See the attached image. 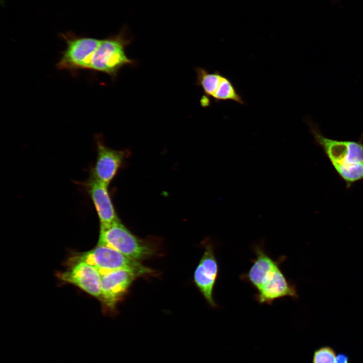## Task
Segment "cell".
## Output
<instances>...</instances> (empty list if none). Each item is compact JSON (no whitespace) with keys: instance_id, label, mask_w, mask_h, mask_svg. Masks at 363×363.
I'll list each match as a JSON object with an SVG mask.
<instances>
[{"instance_id":"11","label":"cell","mask_w":363,"mask_h":363,"mask_svg":"<svg viewBox=\"0 0 363 363\" xmlns=\"http://www.w3.org/2000/svg\"><path fill=\"white\" fill-rule=\"evenodd\" d=\"M80 185L86 191L94 206L100 225H106L120 220L113 204L108 186L89 176Z\"/></svg>"},{"instance_id":"13","label":"cell","mask_w":363,"mask_h":363,"mask_svg":"<svg viewBox=\"0 0 363 363\" xmlns=\"http://www.w3.org/2000/svg\"><path fill=\"white\" fill-rule=\"evenodd\" d=\"M336 355L334 350L330 347H322L315 350L313 363H335Z\"/></svg>"},{"instance_id":"4","label":"cell","mask_w":363,"mask_h":363,"mask_svg":"<svg viewBox=\"0 0 363 363\" xmlns=\"http://www.w3.org/2000/svg\"><path fill=\"white\" fill-rule=\"evenodd\" d=\"M60 36L66 42V47L56 64L57 69L73 73L87 70L101 39L79 36L72 32L60 33Z\"/></svg>"},{"instance_id":"7","label":"cell","mask_w":363,"mask_h":363,"mask_svg":"<svg viewBox=\"0 0 363 363\" xmlns=\"http://www.w3.org/2000/svg\"><path fill=\"white\" fill-rule=\"evenodd\" d=\"M204 252L194 274V281L204 297L212 307L217 305L213 298V290L219 272L218 264L213 244L205 243Z\"/></svg>"},{"instance_id":"8","label":"cell","mask_w":363,"mask_h":363,"mask_svg":"<svg viewBox=\"0 0 363 363\" xmlns=\"http://www.w3.org/2000/svg\"><path fill=\"white\" fill-rule=\"evenodd\" d=\"M280 261L264 276L255 298L261 304L271 305L278 298L289 296L298 297L296 286L287 281L279 267Z\"/></svg>"},{"instance_id":"3","label":"cell","mask_w":363,"mask_h":363,"mask_svg":"<svg viewBox=\"0 0 363 363\" xmlns=\"http://www.w3.org/2000/svg\"><path fill=\"white\" fill-rule=\"evenodd\" d=\"M73 259L83 261L91 265L101 275L121 269L132 271L138 276L153 272V270L143 265L139 261L106 246L97 245L89 251L77 255Z\"/></svg>"},{"instance_id":"9","label":"cell","mask_w":363,"mask_h":363,"mask_svg":"<svg viewBox=\"0 0 363 363\" xmlns=\"http://www.w3.org/2000/svg\"><path fill=\"white\" fill-rule=\"evenodd\" d=\"M139 277L127 270H116L101 275L100 300L110 311H114L133 281Z\"/></svg>"},{"instance_id":"5","label":"cell","mask_w":363,"mask_h":363,"mask_svg":"<svg viewBox=\"0 0 363 363\" xmlns=\"http://www.w3.org/2000/svg\"><path fill=\"white\" fill-rule=\"evenodd\" d=\"M195 72L196 84L202 88L205 97L213 98L216 103L232 101L242 105L245 104L231 80L219 71L211 73L204 68L197 67Z\"/></svg>"},{"instance_id":"6","label":"cell","mask_w":363,"mask_h":363,"mask_svg":"<svg viewBox=\"0 0 363 363\" xmlns=\"http://www.w3.org/2000/svg\"><path fill=\"white\" fill-rule=\"evenodd\" d=\"M95 140L97 156L90 170L89 176L109 186L128 157L129 152L108 147L101 135H96Z\"/></svg>"},{"instance_id":"10","label":"cell","mask_w":363,"mask_h":363,"mask_svg":"<svg viewBox=\"0 0 363 363\" xmlns=\"http://www.w3.org/2000/svg\"><path fill=\"white\" fill-rule=\"evenodd\" d=\"M69 268L59 274L62 281L74 284L87 293L100 299L101 274L86 262L73 259Z\"/></svg>"},{"instance_id":"1","label":"cell","mask_w":363,"mask_h":363,"mask_svg":"<svg viewBox=\"0 0 363 363\" xmlns=\"http://www.w3.org/2000/svg\"><path fill=\"white\" fill-rule=\"evenodd\" d=\"M133 39L129 28L124 25L117 34L101 39L87 70L106 74L114 80L122 68L136 64L125 52Z\"/></svg>"},{"instance_id":"14","label":"cell","mask_w":363,"mask_h":363,"mask_svg":"<svg viewBox=\"0 0 363 363\" xmlns=\"http://www.w3.org/2000/svg\"><path fill=\"white\" fill-rule=\"evenodd\" d=\"M335 363H349L348 356L344 353H340L336 355Z\"/></svg>"},{"instance_id":"12","label":"cell","mask_w":363,"mask_h":363,"mask_svg":"<svg viewBox=\"0 0 363 363\" xmlns=\"http://www.w3.org/2000/svg\"><path fill=\"white\" fill-rule=\"evenodd\" d=\"M255 246L254 249L256 257L253 260V264L250 269L246 274L242 275L241 278L245 279L257 290L265 275L279 261L273 260L261 246Z\"/></svg>"},{"instance_id":"2","label":"cell","mask_w":363,"mask_h":363,"mask_svg":"<svg viewBox=\"0 0 363 363\" xmlns=\"http://www.w3.org/2000/svg\"><path fill=\"white\" fill-rule=\"evenodd\" d=\"M97 245L107 246L139 262L155 254L152 245L136 236L120 220L100 225Z\"/></svg>"}]
</instances>
